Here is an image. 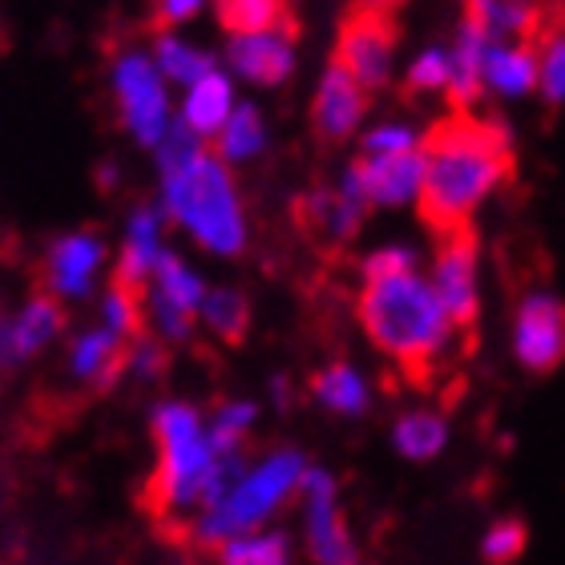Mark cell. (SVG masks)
<instances>
[{"mask_svg": "<svg viewBox=\"0 0 565 565\" xmlns=\"http://www.w3.org/2000/svg\"><path fill=\"white\" fill-rule=\"evenodd\" d=\"M424 218L436 231L457 235L509 178L513 153L505 126L472 118L445 121L440 130H433V138H424Z\"/></svg>", "mask_w": 565, "mask_h": 565, "instance_id": "6da1fadb", "label": "cell"}, {"mask_svg": "<svg viewBox=\"0 0 565 565\" xmlns=\"http://www.w3.org/2000/svg\"><path fill=\"white\" fill-rule=\"evenodd\" d=\"M153 440H158V469H153L150 497L162 513H202L247 472V457H223L211 440V424L190 404H162L153 413Z\"/></svg>", "mask_w": 565, "mask_h": 565, "instance_id": "7a4b0ae2", "label": "cell"}, {"mask_svg": "<svg viewBox=\"0 0 565 565\" xmlns=\"http://www.w3.org/2000/svg\"><path fill=\"white\" fill-rule=\"evenodd\" d=\"M360 323L367 340L404 367L436 364L460 331L420 271L367 279L360 291Z\"/></svg>", "mask_w": 565, "mask_h": 565, "instance_id": "3957f363", "label": "cell"}, {"mask_svg": "<svg viewBox=\"0 0 565 565\" xmlns=\"http://www.w3.org/2000/svg\"><path fill=\"white\" fill-rule=\"evenodd\" d=\"M311 465L303 452L295 448H275L267 457H259L255 465H247V472L238 477L226 497H218L214 505H206L202 513H194V537L202 545H226L231 537L243 533L267 530L275 518L282 513L287 501L303 493V481Z\"/></svg>", "mask_w": 565, "mask_h": 565, "instance_id": "277c9868", "label": "cell"}, {"mask_svg": "<svg viewBox=\"0 0 565 565\" xmlns=\"http://www.w3.org/2000/svg\"><path fill=\"white\" fill-rule=\"evenodd\" d=\"M166 211L174 214L202 247L214 255H238L247 247V218L238 202L235 178L218 153H194L186 166L162 174Z\"/></svg>", "mask_w": 565, "mask_h": 565, "instance_id": "5b68a950", "label": "cell"}, {"mask_svg": "<svg viewBox=\"0 0 565 565\" xmlns=\"http://www.w3.org/2000/svg\"><path fill=\"white\" fill-rule=\"evenodd\" d=\"M303 542L316 565H360V545H355L348 518L340 505V484L323 469H311L303 481Z\"/></svg>", "mask_w": 565, "mask_h": 565, "instance_id": "8992f818", "label": "cell"}, {"mask_svg": "<svg viewBox=\"0 0 565 565\" xmlns=\"http://www.w3.org/2000/svg\"><path fill=\"white\" fill-rule=\"evenodd\" d=\"M335 65L348 70L367 94L392 82L396 70V29L384 9H355L335 41Z\"/></svg>", "mask_w": 565, "mask_h": 565, "instance_id": "52a82bcc", "label": "cell"}, {"mask_svg": "<svg viewBox=\"0 0 565 565\" xmlns=\"http://www.w3.org/2000/svg\"><path fill=\"white\" fill-rule=\"evenodd\" d=\"M114 94H118L121 118L134 130V138L146 146H162V138L170 134V106H166V89L153 61L138 53L121 57L114 70Z\"/></svg>", "mask_w": 565, "mask_h": 565, "instance_id": "ba28073f", "label": "cell"}, {"mask_svg": "<svg viewBox=\"0 0 565 565\" xmlns=\"http://www.w3.org/2000/svg\"><path fill=\"white\" fill-rule=\"evenodd\" d=\"M513 355L525 372H554L565 364V303L550 291L521 299L513 319Z\"/></svg>", "mask_w": 565, "mask_h": 565, "instance_id": "9c48e42d", "label": "cell"}, {"mask_svg": "<svg viewBox=\"0 0 565 565\" xmlns=\"http://www.w3.org/2000/svg\"><path fill=\"white\" fill-rule=\"evenodd\" d=\"M428 282H433L436 299L445 303V311L452 316V323L469 328L481 311V259H477V243L465 231L440 243Z\"/></svg>", "mask_w": 565, "mask_h": 565, "instance_id": "30bf717a", "label": "cell"}, {"mask_svg": "<svg viewBox=\"0 0 565 565\" xmlns=\"http://www.w3.org/2000/svg\"><path fill=\"white\" fill-rule=\"evenodd\" d=\"M153 316H158V328L170 335V340H186L190 323H194V311H202L206 303V287L186 263L174 259V255H162L158 259V271H153Z\"/></svg>", "mask_w": 565, "mask_h": 565, "instance_id": "8fae6325", "label": "cell"}, {"mask_svg": "<svg viewBox=\"0 0 565 565\" xmlns=\"http://www.w3.org/2000/svg\"><path fill=\"white\" fill-rule=\"evenodd\" d=\"M364 114H367V89L355 82L348 70L331 65V70L323 73V82H319L316 109H311V118H316V134L323 141L352 138V134L360 130Z\"/></svg>", "mask_w": 565, "mask_h": 565, "instance_id": "7c38bea8", "label": "cell"}, {"mask_svg": "<svg viewBox=\"0 0 565 565\" xmlns=\"http://www.w3.org/2000/svg\"><path fill=\"white\" fill-rule=\"evenodd\" d=\"M226 61H231L238 77H247V82L282 85L295 70L291 29H279V33L235 36V41H231V49H226Z\"/></svg>", "mask_w": 565, "mask_h": 565, "instance_id": "4fadbf2b", "label": "cell"}, {"mask_svg": "<svg viewBox=\"0 0 565 565\" xmlns=\"http://www.w3.org/2000/svg\"><path fill=\"white\" fill-rule=\"evenodd\" d=\"M424 150L401 153V158H364L360 162V174H364L367 199L372 206H413L424 194Z\"/></svg>", "mask_w": 565, "mask_h": 565, "instance_id": "5bb4252c", "label": "cell"}, {"mask_svg": "<svg viewBox=\"0 0 565 565\" xmlns=\"http://www.w3.org/2000/svg\"><path fill=\"white\" fill-rule=\"evenodd\" d=\"M537 77H542V57L537 49H530V41H493L484 61V94L518 102L537 94Z\"/></svg>", "mask_w": 565, "mask_h": 565, "instance_id": "9a60e30c", "label": "cell"}, {"mask_svg": "<svg viewBox=\"0 0 565 565\" xmlns=\"http://www.w3.org/2000/svg\"><path fill=\"white\" fill-rule=\"evenodd\" d=\"M158 214L153 211H138L130 223V238H126V250H121V263L114 271V291H130L146 299V287H150L153 271H158Z\"/></svg>", "mask_w": 565, "mask_h": 565, "instance_id": "2e32d148", "label": "cell"}, {"mask_svg": "<svg viewBox=\"0 0 565 565\" xmlns=\"http://www.w3.org/2000/svg\"><path fill=\"white\" fill-rule=\"evenodd\" d=\"M493 36L481 33L472 21H460L452 45H448V61H452V82H448V97L457 106H472L484 94V61H489Z\"/></svg>", "mask_w": 565, "mask_h": 565, "instance_id": "e0dca14e", "label": "cell"}, {"mask_svg": "<svg viewBox=\"0 0 565 565\" xmlns=\"http://www.w3.org/2000/svg\"><path fill=\"white\" fill-rule=\"evenodd\" d=\"M73 376L82 384H94V388H109L114 380L130 367V343L121 340L118 331H94V335H82L73 343L70 355Z\"/></svg>", "mask_w": 565, "mask_h": 565, "instance_id": "ac0fdd59", "label": "cell"}, {"mask_svg": "<svg viewBox=\"0 0 565 565\" xmlns=\"http://www.w3.org/2000/svg\"><path fill=\"white\" fill-rule=\"evenodd\" d=\"M102 263V243L94 235H70L53 243L45 259V287L61 295H82Z\"/></svg>", "mask_w": 565, "mask_h": 565, "instance_id": "d6986e66", "label": "cell"}, {"mask_svg": "<svg viewBox=\"0 0 565 565\" xmlns=\"http://www.w3.org/2000/svg\"><path fill=\"white\" fill-rule=\"evenodd\" d=\"M235 109H238L235 89H231V82H226L223 73L214 70L211 77H202L199 85H190L182 118H186V126L199 134V138H218Z\"/></svg>", "mask_w": 565, "mask_h": 565, "instance_id": "ffe728a7", "label": "cell"}, {"mask_svg": "<svg viewBox=\"0 0 565 565\" xmlns=\"http://www.w3.org/2000/svg\"><path fill=\"white\" fill-rule=\"evenodd\" d=\"M311 396L319 408H328L335 416H364L372 408V388H367L364 372H355L352 364H331L311 380Z\"/></svg>", "mask_w": 565, "mask_h": 565, "instance_id": "44dd1931", "label": "cell"}, {"mask_svg": "<svg viewBox=\"0 0 565 565\" xmlns=\"http://www.w3.org/2000/svg\"><path fill=\"white\" fill-rule=\"evenodd\" d=\"M465 21H472L493 41H525L537 24L533 0H465Z\"/></svg>", "mask_w": 565, "mask_h": 565, "instance_id": "7402d4cb", "label": "cell"}, {"mask_svg": "<svg viewBox=\"0 0 565 565\" xmlns=\"http://www.w3.org/2000/svg\"><path fill=\"white\" fill-rule=\"evenodd\" d=\"M392 445L404 460H436L448 448V424L445 416L428 413V408H416V413H404L401 420L392 424Z\"/></svg>", "mask_w": 565, "mask_h": 565, "instance_id": "603a6c76", "label": "cell"}, {"mask_svg": "<svg viewBox=\"0 0 565 565\" xmlns=\"http://www.w3.org/2000/svg\"><path fill=\"white\" fill-rule=\"evenodd\" d=\"M218 565H291V542L279 530H255L218 545Z\"/></svg>", "mask_w": 565, "mask_h": 565, "instance_id": "cb8c5ba5", "label": "cell"}, {"mask_svg": "<svg viewBox=\"0 0 565 565\" xmlns=\"http://www.w3.org/2000/svg\"><path fill=\"white\" fill-rule=\"evenodd\" d=\"M223 29H231L235 36L247 33H279L287 29V9L282 0H214Z\"/></svg>", "mask_w": 565, "mask_h": 565, "instance_id": "d4e9b609", "label": "cell"}, {"mask_svg": "<svg viewBox=\"0 0 565 565\" xmlns=\"http://www.w3.org/2000/svg\"><path fill=\"white\" fill-rule=\"evenodd\" d=\"M65 328V316H61V307L49 299V295H36L33 303L24 307L21 316L12 319V343H17V355H33L41 352L57 331Z\"/></svg>", "mask_w": 565, "mask_h": 565, "instance_id": "484cf974", "label": "cell"}, {"mask_svg": "<svg viewBox=\"0 0 565 565\" xmlns=\"http://www.w3.org/2000/svg\"><path fill=\"white\" fill-rule=\"evenodd\" d=\"M263 146H267V130H263V114L255 106H238L223 126V134L214 138V153L223 162H247V158L263 153Z\"/></svg>", "mask_w": 565, "mask_h": 565, "instance_id": "4316f807", "label": "cell"}, {"mask_svg": "<svg viewBox=\"0 0 565 565\" xmlns=\"http://www.w3.org/2000/svg\"><path fill=\"white\" fill-rule=\"evenodd\" d=\"M158 70L178 85H199L202 77H211L214 73V61L211 53H202V49L186 45V41H178V36H162L158 41Z\"/></svg>", "mask_w": 565, "mask_h": 565, "instance_id": "83f0119b", "label": "cell"}, {"mask_svg": "<svg viewBox=\"0 0 565 565\" xmlns=\"http://www.w3.org/2000/svg\"><path fill=\"white\" fill-rule=\"evenodd\" d=\"M255 416H259V408L250 401H226L214 408V416L206 424H211V440L214 448L223 452V457H235V452H243V445H247V433L255 428Z\"/></svg>", "mask_w": 565, "mask_h": 565, "instance_id": "f1b7e54d", "label": "cell"}, {"mask_svg": "<svg viewBox=\"0 0 565 565\" xmlns=\"http://www.w3.org/2000/svg\"><path fill=\"white\" fill-rule=\"evenodd\" d=\"M202 319L211 323L214 335H223L226 343H238L243 335H247L250 303L238 291H231V287H218V291L206 295V303H202Z\"/></svg>", "mask_w": 565, "mask_h": 565, "instance_id": "f546056e", "label": "cell"}, {"mask_svg": "<svg viewBox=\"0 0 565 565\" xmlns=\"http://www.w3.org/2000/svg\"><path fill=\"white\" fill-rule=\"evenodd\" d=\"M530 545V530L518 518H501L481 533V562L489 565H513Z\"/></svg>", "mask_w": 565, "mask_h": 565, "instance_id": "4dcf8cb0", "label": "cell"}, {"mask_svg": "<svg viewBox=\"0 0 565 565\" xmlns=\"http://www.w3.org/2000/svg\"><path fill=\"white\" fill-rule=\"evenodd\" d=\"M424 150V138L404 121H384L364 134V158H401V153Z\"/></svg>", "mask_w": 565, "mask_h": 565, "instance_id": "1f68e13d", "label": "cell"}, {"mask_svg": "<svg viewBox=\"0 0 565 565\" xmlns=\"http://www.w3.org/2000/svg\"><path fill=\"white\" fill-rule=\"evenodd\" d=\"M542 77H537V94L545 106H565V33H550L542 49Z\"/></svg>", "mask_w": 565, "mask_h": 565, "instance_id": "d6a6232c", "label": "cell"}, {"mask_svg": "<svg viewBox=\"0 0 565 565\" xmlns=\"http://www.w3.org/2000/svg\"><path fill=\"white\" fill-rule=\"evenodd\" d=\"M448 82H452L448 49H424L408 65V89L416 94H448Z\"/></svg>", "mask_w": 565, "mask_h": 565, "instance_id": "836d02e7", "label": "cell"}, {"mask_svg": "<svg viewBox=\"0 0 565 565\" xmlns=\"http://www.w3.org/2000/svg\"><path fill=\"white\" fill-rule=\"evenodd\" d=\"M141 316H146V307H141V295L114 291V287H109V299H106L109 331H118L121 340H138V335H141Z\"/></svg>", "mask_w": 565, "mask_h": 565, "instance_id": "e575fe53", "label": "cell"}, {"mask_svg": "<svg viewBox=\"0 0 565 565\" xmlns=\"http://www.w3.org/2000/svg\"><path fill=\"white\" fill-rule=\"evenodd\" d=\"M416 271V250L413 247H380L376 255H367L364 263V282L367 279H392V275Z\"/></svg>", "mask_w": 565, "mask_h": 565, "instance_id": "d590c367", "label": "cell"}, {"mask_svg": "<svg viewBox=\"0 0 565 565\" xmlns=\"http://www.w3.org/2000/svg\"><path fill=\"white\" fill-rule=\"evenodd\" d=\"M162 364H166V355L158 352V343H150V340H141L130 352V367L141 380H153L158 372H162Z\"/></svg>", "mask_w": 565, "mask_h": 565, "instance_id": "8d00e7d4", "label": "cell"}, {"mask_svg": "<svg viewBox=\"0 0 565 565\" xmlns=\"http://www.w3.org/2000/svg\"><path fill=\"white\" fill-rule=\"evenodd\" d=\"M202 9V0H158V24H182Z\"/></svg>", "mask_w": 565, "mask_h": 565, "instance_id": "74e56055", "label": "cell"}, {"mask_svg": "<svg viewBox=\"0 0 565 565\" xmlns=\"http://www.w3.org/2000/svg\"><path fill=\"white\" fill-rule=\"evenodd\" d=\"M388 4L392 0H355V9H384L388 12Z\"/></svg>", "mask_w": 565, "mask_h": 565, "instance_id": "f35d334b", "label": "cell"}]
</instances>
